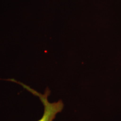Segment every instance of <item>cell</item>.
<instances>
[{
  "instance_id": "6da1fadb",
  "label": "cell",
  "mask_w": 121,
  "mask_h": 121,
  "mask_svg": "<svg viewBox=\"0 0 121 121\" xmlns=\"http://www.w3.org/2000/svg\"><path fill=\"white\" fill-rule=\"evenodd\" d=\"M8 81L17 83L22 85L27 91L39 98L44 106V112L41 118L37 121H53L57 114L62 111L64 104L62 100H59L57 102L51 103L49 102L48 96L51 94V90L48 87H47L45 89L44 93L41 94L29 86L27 85L16 81L14 79H9Z\"/></svg>"
}]
</instances>
